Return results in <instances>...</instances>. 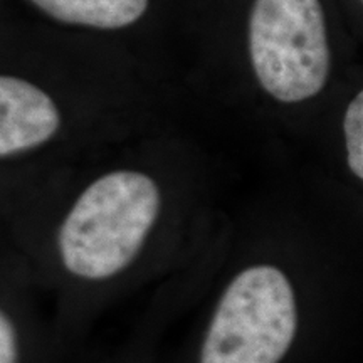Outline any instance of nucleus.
Segmentation results:
<instances>
[{
  "label": "nucleus",
  "mask_w": 363,
  "mask_h": 363,
  "mask_svg": "<svg viewBox=\"0 0 363 363\" xmlns=\"http://www.w3.org/2000/svg\"><path fill=\"white\" fill-rule=\"evenodd\" d=\"M160 190L148 175L120 170L89 185L59 230L66 269L106 279L138 256L160 212Z\"/></svg>",
  "instance_id": "1"
},
{
  "label": "nucleus",
  "mask_w": 363,
  "mask_h": 363,
  "mask_svg": "<svg viewBox=\"0 0 363 363\" xmlns=\"http://www.w3.org/2000/svg\"><path fill=\"white\" fill-rule=\"evenodd\" d=\"M35 7L65 24L123 29L143 16L148 0H30Z\"/></svg>",
  "instance_id": "5"
},
{
  "label": "nucleus",
  "mask_w": 363,
  "mask_h": 363,
  "mask_svg": "<svg viewBox=\"0 0 363 363\" xmlns=\"http://www.w3.org/2000/svg\"><path fill=\"white\" fill-rule=\"evenodd\" d=\"M362 2H363V0H362Z\"/></svg>",
  "instance_id": "8"
},
{
  "label": "nucleus",
  "mask_w": 363,
  "mask_h": 363,
  "mask_svg": "<svg viewBox=\"0 0 363 363\" xmlns=\"http://www.w3.org/2000/svg\"><path fill=\"white\" fill-rule=\"evenodd\" d=\"M296 328V299L284 272L274 266L247 267L222 294L201 363H279Z\"/></svg>",
  "instance_id": "3"
},
{
  "label": "nucleus",
  "mask_w": 363,
  "mask_h": 363,
  "mask_svg": "<svg viewBox=\"0 0 363 363\" xmlns=\"http://www.w3.org/2000/svg\"><path fill=\"white\" fill-rule=\"evenodd\" d=\"M249 56L257 81L281 103L316 96L331 54L320 0H256L249 17Z\"/></svg>",
  "instance_id": "2"
},
{
  "label": "nucleus",
  "mask_w": 363,
  "mask_h": 363,
  "mask_svg": "<svg viewBox=\"0 0 363 363\" xmlns=\"http://www.w3.org/2000/svg\"><path fill=\"white\" fill-rule=\"evenodd\" d=\"M0 363H17V335L6 313L0 315Z\"/></svg>",
  "instance_id": "7"
},
{
  "label": "nucleus",
  "mask_w": 363,
  "mask_h": 363,
  "mask_svg": "<svg viewBox=\"0 0 363 363\" xmlns=\"http://www.w3.org/2000/svg\"><path fill=\"white\" fill-rule=\"evenodd\" d=\"M345 147L350 170L363 180V89L347 106L343 118Z\"/></svg>",
  "instance_id": "6"
},
{
  "label": "nucleus",
  "mask_w": 363,
  "mask_h": 363,
  "mask_svg": "<svg viewBox=\"0 0 363 363\" xmlns=\"http://www.w3.org/2000/svg\"><path fill=\"white\" fill-rule=\"evenodd\" d=\"M61 126V113L48 93L29 81L0 78V155L4 158L39 147Z\"/></svg>",
  "instance_id": "4"
}]
</instances>
